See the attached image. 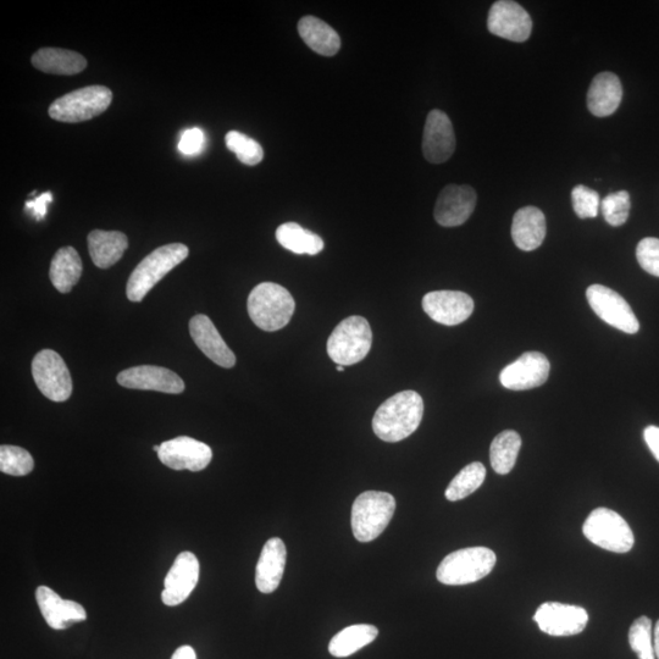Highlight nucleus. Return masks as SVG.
<instances>
[{
  "label": "nucleus",
  "mask_w": 659,
  "mask_h": 659,
  "mask_svg": "<svg viewBox=\"0 0 659 659\" xmlns=\"http://www.w3.org/2000/svg\"><path fill=\"white\" fill-rule=\"evenodd\" d=\"M423 415L422 396L415 391H402L378 408L373 419V430L382 441L400 442L417 431Z\"/></svg>",
  "instance_id": "obj_1"
},
{
  "label": "nucleus",
  "mask_w": 659,
  "mask_h": 659,
  "mask_svg": "<svg viewBox=\"0 0 659 659\" xmlns=\"http://www.w3.org/2000/svg\"><path fill=\"white\" fill-rule=\"evenodd\" d=\"M247 306L249 317L259 329L274 332L290 323L296 303L285 287L263 282L252 290Z\"/></svg>",
  "instance_id": "obj_2"
},
{
  "label": "nucleus",
  "mask_w": 659,
  "mask_h": 659,
  "mask_svg": "<svg viewBox=\"0 0 659 659\" xmlns=\"http://www.w3.org/2000/svg\"><path fill=\"white\" fill-rule=\"evenodd\" d=\"M188 247L171 243L155 249L132 271L127 281L126 295L131 302H142L148 292L188 257Z\"/></svg>",
  "instance_id": "obj_3"
},
{
  "label": "nucleus",
  "mask_w": 659,
  "mask_h": 659,
  "mask_svg": "<svg viewBox=\"0 0 659 659\" xmlns=\"http://www.w3.org/2000/svg\"><path fill=\"white\" fill-rule=\"evenodd\" d=\"M495 552L486 547L463 548L450 553L437 568L440 583L450 586L468 585L484 579L494 570Z\"/></svg>",
  "instance_id": "obj_4"
},
{
  "label": "nucleus",
  "mask_w": 659,
  "mask_h": 659,
  "mask_svg": "<svg viewBox=\"0 0 659 659\" xmlns=\"http://www.w3.org/2000/svg\"><path fill=\"white\" fill-rule=\"evenodd\" d=\"M396 511V500L387 492L367 491L352 507L353 535L359 542H370L384 533Z\"/></svg>",
  "instance_id": "obj_5"
},
{
  "label": "nucleus",
  "mask_w": 659,
  "mask_h": 659,
  "mask_svg": "<svg viewBox=\"0 0 659 659\" xmlns=\"http://www.w3.org/2000/svg\"><path fill=\"white\" fill-rule=\"evenodd\" d=\"M373 343V332L367 319L350 317L342 320L328 340V354L332 362L343 367L362 362Z\"/></svg>",
  "instance_id": "obj_6"
},
{
  "label": "nucleus",
  "mask_w": 659,
  "mask_h": 659,
  "mask_svg": "<svg viewBox=\"0 0 659 659\" xmlns=\"http://www.w3.org/2000/svg\"><path fill=\"white\" fill-rule=\"evenodd\" d=\"M112 101L113 93L108 87L88 86L58 98L48 113L60 123L77 124L103 114Z\"/></svg>",
  "instance_id": "obj_7"
},
{
  "label": "nucleus",
  "mask_w": 659,
  "mask_h": 659,
  "mask_svg": "<svg viewBox=\"0 0 659 659\" xmlns=\"http://www.w3.org/2000/svg\"><path fill=\"white\" fill-rule=\"evenodd\" d=\"M586 539L603 550L628 553L634 547L635 537L627 520L605 507L591 512L583 526Z\"/></svg>",
  "instance_id": "obj_8"
},
{
  "label": "nucleus",
  "mask_w": 659,
  "mask_h": 659,
  "mask_svg": "<svg viewBox=\"0 0 659 659\" xmlns=\"http://www.w3.org/2000/svg\"><path fill=\"white\" fill-rule=\"evenodd\" d=\"M32 375L44 397L54 402L68 401L73 380L64 359L57 352L43 350L32 361Z\"/></svg>",
  "instance_id": "obj_9"
},
{
  "label": "nucleus",
  "mask_w": 659,
  "mask_h": 659,
  "mask_svg": "<svg viewBox=\"0 0 659 659\" xmlns=\"http://www.w3.org/2000/svg\"><path fill=\"white\" fill-rule=\"evenodd\" d=\"M586 298L597 317L605 323L625 334H638L639 320L636 319L629 303L619 293L606 286L592 285L586 291Z\"/></svg>",
  "instance_id": "obj_10"
},
{
  "label": "nucleus",
  "mask_w": 659,
  "mask_h": 659,
  "mask_svg": "<svg viewBox=\"0 0 659 659\" xmlns=\"http://www.w3.org/2000/svg\"><path fill=\"white\" fill-rule=\"evenodd\" d=\"M487 29L497 37L523 43L529 40L533 31V20L522 5L512 0H500L490 9Z\"/></svg>",
  "instance_id": "obj_11"
},
{
  "label": "nucleus",
  "mask_w": 659,
  "mask_h": 659,
  "mask_svg": "<svg viewBox=\"0 0 659 659\" xmlns=\"http://www.w3.org/2000/svg\"><path fill=\"white\" fill-rule=\"evenodd\" d=\"M160 462L174 470H191L201 472L213 459V451L206 443L179 436L165 441L158 452Z\"/></svg>",
  "instance_id": "obj_12"
},
{
  "label": "nucleus",
  "mask_w": 659,
  "mask_h": 659,
  "mask_svg": "<svg viewBox=\"0 0 659 659\" xmlns=\"http://www.w3.org/2000/svg\"><path fill=\"white\" fill-rule=\"evenodd\" d=\"M534 620L547 635L573 636L585 630L589 614L583 607L546 602L537 609Z\"/></svg>",
  "instance_id": "obj_13"
},
{
  "label": "nucleus",
  "mask_w": 659,
  "mask_h": 659,
  "mask_svg": "<svg viewBox=\"0 0 659 659\" xmlns=\"http://www.w3.org/2000/svg\"><path fill=\"white\" fill-rule=\"evenodd\" d=\"M550 369V362L544 354L526 352L501 371L500 381L502 386L508 390H531L545 384L550 375Z\"/></svg>",
  "instance_id": "obj_14"
},
{
  "label": "nucleus",
  "mask_w": 659,
  "mask_h": 659,
  "mask_svg": "<svg viewBox=\"0 0 659 659\" xmlns=\"http://www.w3.org/2000/svg\"><path fill=\"white\" fill-rule=\"evenodd\" d=\"M198 559L191 552H182L176 557L164 580L162 601L165 606L174 607L184 603L196 589L199 580Z\"/></svg>",
  "instance_id": "obj_15"
},
{
  "label": "nucleus",
  "mask_w": 659,
  "mask_h": 659,
  "mask_svg": "<svg viewBox=\"0 0 659 659\" xmlns=\"http://www.w3.org/2000/svg\"><path fill=\"white\" fill-rule=\"evenodd\" d=\"M423 309L436 323L456 326L473 314L474 301L461 291H434L423 298Z\"/></svg>",
  "instance_id": "obj_16"
},
{
  "label": "nucleus",
  "mask_w": 659,
  "mask_h": 659,
  "mask_svg": "<svg viewBox=\"0 0 659 659\" xmlns=\"http://www.w3.org/2000/svg\"><path fill=\"white\" fill-rule=\"evenodd\" d=\"M476 192L467 185H448L437 198L434 217L443 227H456L467 223L476 207Z\"/></svg>",
  "instance_id": "obj_17"
},
{
  "label": "nucleus",
  "mask_w": 659,
  "mask_h": 659,
  "mask_svg": "<svg viewBox=\"0 0 659 659\" xmlns=\"http://www.w3.org/2000/svg\"><path fill=\"white\" fill-rule=\"evenodd\" d=\"M120 386L131 390L158 391L179 395L185 391V382L179 375L166 368L140 365L118 375Z\"/></svg>",
  "instance_id": "obj_18"
},
{
  "label": "nucleus",
  "mask_w": 659,
  "mask_h": 659,
  "mask_svg": "<svg viewBox=\"0 0 659 659\" xmlns=\"http://www.w3.org/2000/svg\"><path fill=\"white\" fill-rule=\"evenodd\" d=\"M456 151V135L446 113L433 110L428 115L424 127L423 154L431 164L447 162Z\"/></svg>",
  "instance_id": "obj_19"
},
{
  "label": "nucleus",
  "mask_w": 659,
  "mask_h": 659,
  "mask_svg": "<svg viewBox=\"0 0 659 659\" xmlns=\"http://www.w3.org/2000/svg\"><path fill=\"white\" fill-rule=\"evenodd\" d=\"M36 601L44 620L54 630H65L87 619L86 609L80 603L63 600L51 587H38Z\"/></svg>",
  "instance_id": "obj_20"
},
{
  "label": "nucleus",
  "mask_w": 659,
  "mask_h": 659,
  "mask_svg": "<svg viewBox=\"0 0 659 659\" xmlns=\"http://www.w3.org/2000/svg\"><path fill=\"white\" fill-rule=\"evenodd\" d=\"M190 334L199 350L221 368L235 367L236 356L207 315L198 314L190 321Z\"/></svg>",
  "instance_id": "obj_21"
},
{
  "label": "nucleus",
  "mask_w": 659,
  "mask_h": 659,
  "mask_svg": "<svg viewBox=\"0 0 659 659\" xmlns=\"http://www.w3.org/2000/svg\"><path fill=\"white\" fill-rule=\"evenodd\" d=\"M285 542L273 537L264 545L256 569V585L262 594H273L278 589L286 567Z\"/></svg>",
  "instance_id": "obj_22"
},
{
  "label": "nucleus",
  "mask_w": 659,
  "mask_h": 659,
  "mask_svg": "<svg viewBox=\"0 0 659 659\" xmlns=\"http://www.w3.org/2000/svg\"><path fill=\"white\" fill-rule=\"evenodd\" d=\"M623 99V87L613 73L598 74L587 92V108L597 118H606L617 112Z\"/></svg>",
  "instance_id": "obj_23"
},
{
  "label": "nucleus",
  "mask_w": 659,
  "mask_h": 659,
  "mask_svg": "<svg viewBox=\"0 0 659 659\" xmlns=\"http://www.w3.org/2000/svg\"><path fill=\"white\" fill-rule=\"evenodd\" d=\"M545 214L536 207H525L514 214L512 238L514 245L524 252L535 251L545 241Z\"/></svg>",
  "instance_id": "obj_24"
},
{
  "label": "nucleus",
  "mask_w": 659,
  "mask_h": 659,
  "mask_svg": "<svg viewBox=\"0 0 659 659\" xmlns=\"http://www.w3.org/2000/svg\"><path fill=\"white\" fill-rule=\"evenodd\" d=\"M129 247L127 236L120 231L93 230L88 235V251L99 269L113 267Z\"/></svg>",
  "instance_id": "obj_25"
},
{
  "label": "nucleus",
  "mask_w": 659,
  "mask_h": 659,
  "mask_svg": "<svg viewBox=\"0 0 659 659\" xmlns=\"http://www.w3.org/2000/svg\"><path fill=\"white\" fill-rule=\"evenodd\" d=\"M298 32L304 43L323 57H334L341 49L339 33L314 16H304L298 22Z\"/></svg>",
  "instance_id": "obj_26"
},
{
  "label": "nucleus",
  "mask_w": 659,
  "mask_h": 659,
  "mask_svg": "<svg viewBox=\"0 0 659 659\" xmlns=\"http://www.w3.org/2000/svg\"><path fill=\"white\" fill-rule=\"evenodd\" d=\"M31 60L36 69L52 75L71 76L87 68V60L68 49L42 48L32 55Z\"/></svg>",
  "instance_id": "obj_27"
},
{
  "label": "nucleus",
  "mask_w": 659,
  "mask_h": 659,
  "mask_svg": "<svg viewBox=\"0 0 659 659\" xmlns=\"http://www.w3.org/2000/svg\"><path fill=\"white\" fill-rule=\"evenodd\" d=\"M82 271L80 254L73 247H64L55 254L49 276L55 289L69 293L81 279Z\"/></svg>",
  "instance_id": "obj_28"
},
{
  "label": "nucleus",
  "mask_w": 659,
  "mask_h": 659,
  "mask_svg": "<svg viewBox=\"0 0 659 659\" xmlns=\"http://www.w3.org/2000/svg\"><path fill=\"white\" fill-rule=\"evenodd\" d=\"M379 630L370 624H356L336 634L330 641L329 652L334 657L352 656L378 638Z\"/></svg>",
  "instance_id": "obj_29"
},
{
  "label": "nucleus",
  "mask_w": 659,
  "mask_h": 659,
  "mask_svg": "<svg viewBox=\"0 0 659 659\" xmlns=\"http://www.w3.org/2000/svg\"><path fill=\"white\" fill-rule=\"evenodd\" d=\"M276 240L282 247L296 254L317 256L324 249L323 238L314 232L303 229L297 223L282 224L276 230Z\"/></svg>",
  "instance_id": "obj_30"
},
{
  "label": "nucleus",
  "mask_w": 659,
  "mask_h": 659,
  "mask_svg": "<svg viewBox=\"0 0 659 659\" xmlns=\"http://www.w3.org/2000/svg\"><path fill=\"white\" fill-rule=\"evenodd\" d=\"M522 447V437L514 430L503 431L491 443L490 461L492 468L500 475L512 472L517 463L518 454Z\"/></svg>",
  "instance_id": "obj_31"
},
{
  "label": "nucleus",
  "mask_w": 659,
  "mask_h": 659,
  "mask_svg": "<svg viewBox=\"0 0 659 659\" xmlns=\"http://www.w3.org/2000/svg\"><path fill=\"white\" fill-rule=\"evenodd\" d=\"M485 478L486 468L484 464L474 462L467 465L454 476L451 484L448 485L445 494L447 500L451 502L464 500L465 497L474 494L484 484Z\"/></svg>",
  "instance_id": "obj_32"
},
{
  "label": "nucleus",
  "mask_w": 659,
  "mask_h": 659,
  "mask_svg": "<svg viewBox=\"0 0 659 659\" xmlns=\"http://www.w3.org/2000/svg\"><path fill=\"white\" fill-rule=\"evenodd\" d=\"M225 143L227 149L234 153L242 164L254 166L262 163L264 158L263 147L256 140L242 134V132H227Z\"/></svg>",
  "instance_id": "obj_33"
},
{
  "label": "nucleus",
  "mask_w": 659,
  "mask_h": 659,
  "mask_svg": "<svg viewBox=\"0 0 659 659\" xmlns=\"http://www.w3.org/2000/svg\"><path fill=\"white\" fill-rule=\"evenodd\" d=\"M35 468V461L29 451L18 446L0 447V470L11 476L29 475Z\"/></svg>",
  "instance_id": "obj_34"
},
{
  "label": "nucleus",
  "mask_w": 659,
  "mask_h": 659,
  "mask_svg": "<svg viewBox=\"0 0 659 659\" xmlns=\"http://www.w3.org/2000/svg\"><path fill=\"white\" fill-rule=\"evenodd\" d=\"M629 644L639 659H655V649L652 642V622L649 617L642 616L635 620L629 630Z\"/></svg>",
  "instance_id": "obj_35"
},
{
  "label": "nucleus",
  "mask_w": 659,
  "mask_h": 659,
  "mask_svg": "<svg viewBox=\"0 0 659 659\" xmlns=\"http://www.w3.org/2000/svg\"><path fill=\"white\" fill-rule=\"evenodd\" d=\"M630 208V195L627 191L611 193L601 201L603 218L612 226H622L627 223Z\"/></svg>",
  "instance_id": "obj_36"
},
{
  "label": "nucleus",
  "mask_w": 659,
  "mask_h": 659,
  "mask_svg": "<svg viewBox=\"0 0 659 659\" xmlns=\"http://www.w3.org/2000/svg\"><path fill=\"white\" fill-rule=\"evenodd\" d=\"M572 202L574 212L580 219L596 218L601 207V199L598 193L585 185H578L573 188Z\"/></svg>",
  "instance_id": "obj_37"
},
{
  "label": "nucleus",
  "mask_w": 659,
  "mask_h": 659,
  "mask_svg": "<svg viewBox=\"0 0 659 659\" xmlns=\"http://www.w3.org/2000/svg\"><path fill=\"white\" fill-rule=\"evenodd\" d=\"M636 258L640 267L656 278H659V240L647 237L641 240L636 248Z\"/></svg>",
  "instance_id": "obj_38"
},
{
  "label": "nucleus",
  "mask_w": 659,
  "mask_h": 659,
  "mask_svg": "<svg viewBox=\"0 0 659 659\" xmlns=\"http://www.w3.org/2000/svg\"><path fill=\"white\" fill-rule=\"evenodd\" d=\"M206 145V136L201 129H190L184 132L180 138L179 149L182 154L193 157L203 151Z\"/></svg>",
  "instance_id": "obj_39"
},
{
  "label": "nucleus",
  "mask_w": 659,
  "mask_h": 659,
  "mask_svg": "<svg viewBox=\"0 0 659 659\" xmlns=\"http://www.w3.org/2000/svg\"><path fill=\"white\" fill-rule=\"evenodd\" d=\"M53 202V195L51 192L44 193V195L31 199L26 203V209L32 212L33 217L37 220H42L47 215V206Z\"/></svg>",
  "instance_id": "obj_40"
},
{
  "label": "nucleus",
  "mask_w": 659,
  "mask_h": 659,
  "mask_svg": "<svg viewBox=\"0 0 659 659\" xmlns=\"http://www.w3.org/2000/svg\"><path fill=\"white\" fill-rule=\"evenodd\" d=\"M644 439L653 456L659 462V428L657 426H647L644 431Z\"/></svg>",
  "instance_id": "obj_41"
},
{
  "label": "nucleus",
  "mask_w": 659,
  "mask_h": 659,
  "mask_svg": "<svg viewBox=\"0 0 659 659\" xmlns=\"http://www.w3.org/2000/svg\"><path fill=\"white\" fill-rule=\"evenodd\" d=\"M171 659H197V655L193 647L186 645L179 647Z\"/></svg>",
  "instance_id": "obj_42"
},
{
  "label": "nucleus",
  "mask_w": 659,
  "mask_h": 659,
  "mask_svg": "<svg viewBox=\"0 0 659 659\" xmlns=\"http://www.w3.org/2000/svg\"><path fill=\"white\" fill-rule=\"evenodd\" d=\"M653 649H655V655L659 659V620L655 627V644H653Z\"/></svg>",
  "instance_id": "obj_43"
},
{
  "label": "nucleus",
  "mask_w": 659,
  "mask_h": 659,
  "mask_svg": "<svg viewBox=\"0 0 659 659\" xmlns=\"http://www.w3.org/2000/svg\"><path fill=\"white\" fill-rule=\"evenodd\" d=\"M336 370L340 371V373H343V371H345V367H343V365H337Z\"/></svg>",
  "instance_id": "obj_44"
},
{
  "label": "nucleus",
  "mask_w": 659,
  "mask_h": 659,
  "mask_svg": "<svg viewBox=\"0 0 659 659\" xmlns=\"http://www.w3.org/2000/svg\"><path fill=\"white\" fill-rule=\"evenodd\" d=\"M159 450H160V446L155 445V446L153 447V451H154V452H157V453H158Z\"/></svg>",
  "instance_id": "obj_45"
}]
</instances>
